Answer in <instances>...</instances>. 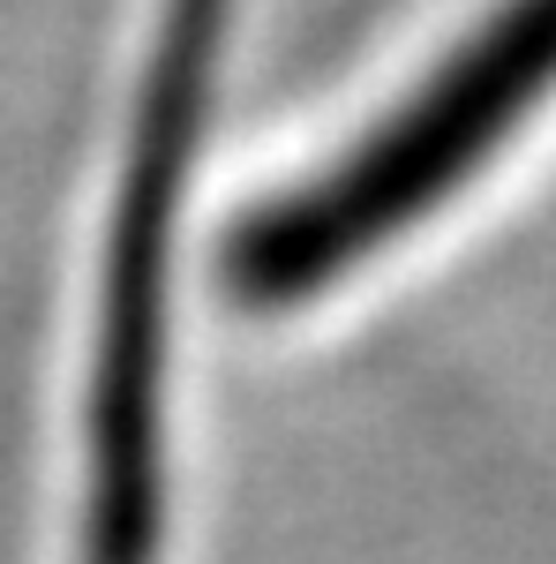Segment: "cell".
Masks as SVG:
<instances>
[{
	"label": "cell",
	"mask_w": 556,
	"mask_h": 564,
	"mask_svg": "<svg viewBox=\"0 0 556 564\" xmlns=\"http://www.w3.org/2000/svg\"><path fill=\"white\" fill-rule=\"evenodd\" d=\"M549 84H556V0H512L497 23H481L444 61V76H428L391 113V129H377L361 151H346L316 188L271 204L233 234V257H226L233 294L249 308H294L316 286L346 279L406 218L444 204Z\"/></svg>",
	"instance_id": "6da1fadb"
}]
</instances>
